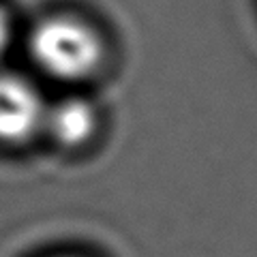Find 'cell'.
Wrapping results in <instances>:
<instances>
[{"label": "cell", "instance_id": "obj_1", "mask_svg": "<svg viewBox=\"0 0 257 257\" xmlns=\"http://www.w3.org/2000/svg\"><path fill=\"white\" fill-rule=\"evenodd\" d=\"M30 58L58 82H84L101 69L105 43L92 24L75 15H50L28 39Z\"/></svg>", "mask_w": 257, "mask_h": 257}, {"label": "cell", "instance_id": "obj_2", "mask_svg": "<svg viewBox=\"0 0 257 257\" xmlns=\"http://www.w3.org/2000/svg\"><path fill=\"white\" fill-rule=\"evenodd\" d=\"M47 105L28 79L0 73V144H22L43 128Z\"/></svg>", "mask_w": 257, "mask_h": 257}, {"label": "cell", "instance_id": "obj_3", "mask_svg": "<svg viewBox=\"0 0 257 257\" xmlns=\"http://www.w3.org/2000/svg\"><path fill=\"white\" fill-rule=\"evenodd\" d=\"M99 126L94 105L82 96H67L47 107L43 128L62 148H79L92 140Z\"/></svg>", "mask_w": 257, "mask_h": 257}, {"label": "cell", "instance_id": "obj_4", "mask_svg": "<svg viewBox=\"0 0 257 257\" xmlns=\"http://www.w3.org/2000/svg\"><path fill=\"white\" fill-rule=\"evenodd\" d=\"M9 39H11V22H9V15H7V11L0 7V54L7 50Z\"/></svg>", "mask_w": 257, "mask_h": 257}]
</instances>
